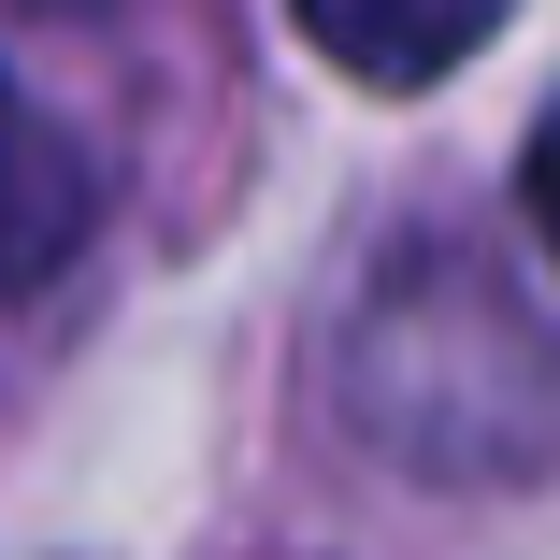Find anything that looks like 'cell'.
Returning <instances> with one entry per match:
<instances>
[{
    "instance_id": "3",
    "label": "cell",
    "mask_w": 560,
    "mask_h": 560,
    "mask_svg": "<svg viewBox=\"0 0 560 560\" xmlns=\"http://www.w3.org/2000/svg\"><path fill=\"white\" fill-rule=\"evenodd\" d=\"M86 245V159L58 144V116H30V86L0 72V302L44 288Z\"/></svg>"
},
{
    "instance_id": "4",
    "label": "cell",
    "mask_w": 560,
    "mask_h": 560,
    "mask_svg": "<svg viewBox=\"0 0 560 560\" xmlns=\"http://www.w3.org/2000/svg\"><path fill=\"white\" fill-rule=\"evenodd\" d=\"M517 201H532V245L560 259V101H546V130H532V159H517Z\"/></svg>"
},
{
    "instance_id": "1",
    "label": "cell",
    "mask_w": 560,
    "mask_h": 560,
    "mask_svg": "<svg viewBox=\"0 0 560 560\" xmlns=\"http://www.w3.org/2000/svg\"><path fill=\"white\" fill-rule=\"evenodd\" d=\"M346 388H360V431L402 445L417 475H517L532 445H546V417H560L546 330L475 259H402L360 302Z\"/></svg>"
},
{
    "instance_id": "2",
    "label": "cell",
    "mask_w": 560,
    "mask_h": 560,
    "mask_svg": "<svg viewBox=\"0 0 560 560\" xmlns=\"http://www.w3.org/2000/svg\"><path fill=\"white\" fill-rule=\"evenodd\" d=\"M288 15H302V44L346 86H388L402 101V86H445L460 58H489L517 0H288Z\"/></svg>"
}]
</instances>
